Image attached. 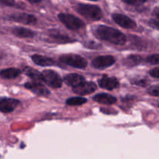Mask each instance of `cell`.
<instances>
[{
	"mask_svg": "<svg viewBox=\"0 0 159 159\" xmlns=\"http://www.w3.org/2000/svg\"><path fill=\"white\" fill-rule=\"evenodd\" d=\"M142 57L139 55H136V54H133V55H130L124 59V63L125 65H128V66L133 67L135 65H138L141 63L142 61Z\"/></svg>",
	"mask_w": 159,
	"mask_h": 159,
	"instance_id": "obj_20",
	"label": "cell"
},
{
	"mask_svg": "<svg viewBox=\"0 0 159 159\" xmlns=\"http://www.w3.org/2000/svg\"><path fill=\"white\" fill-rule=\"evenodd\" d=\"M42 82L53 89L61 88L62 79L56 71L53 70H44L41 72Z\"/></svg>",
	"mask_w": 159,
	"mask_h": 159,
	"instance_id": "obj_5",
	"label": "cell"
},
{
	"mask_svg": "<svg viewBox=\"0 0 159 159\" xmlns=\"http://www.w3.org/2000/svg\"><path fill=\"white\" fill-rule=\"evenodd\" d=\"M96 89H97V87L94 82L83 81L78 85L73 87V92L75 94L84 96V95L93 93V92L96 91Z\"/></svg>",
	"mask_w": 159,
	"mask_h": 159,
	"instance_id": "obj_9",
	"label": "cell"
},
{
	"mask_svg": "<svg viewBox=\"0 0 159 159\" xmlns=\"http://www.w3.org/2000/svg\"><path fill=\"white\" fill-rule=\"evenodd\" d=\"M23 71H24L25 74L27 76H29L30 78L33 79L34 81H38V82H42V75L41 73L39 72L38 71H37L36 69L33 68H30V67H25L23 68Z\"/></svg>",
	"mask_w": 159,
	"mask_h": 159,
	"instance_id": "obj_19",
	"label": "cell"
},
{
	"mask_svg": "<svg viewBox=\"0 0 159 159\" xmlns=\"http://www.w3.org/2000/svg\"><path fill=\"white\" fill-rule=\"evenodd\" d=\"M50 36L51 38L54 40V42H57L58 43H71L74 42V40L70 37H67L66 35L60 34L59 32L56 30H52L50 34Z\"/></svg>",
	"mask_w": 159,
	"mask_h": 159,
	"instance_id": "obj_17",
	"label": "cell"
},
{
	"mask_svg": "<svg viewBox=\"0 0 159 159\" xmlns=\"http://www.w3.org/2000/svg\"><path fill=\"white\" fill-rule=\"evenodd\" d=\"M84 45H85L86 48H91V49H98V48H100V47H101L100 44H99V43H96V42H93V41L87 42V43H85Z\"/></svg>",
	"mask_w": 159,
	"mask_h": 159,
	"instance_id": "obj_26",
	"label": "cell"
},
{
	"mask_svg": "<svg viewBox=\"0 0 159 159\" xmlns=\"http://www.w3.org/2000/svg\"><path fill=\"white\" fill-rule=\"evenodd\" d=\"M151 25L154 27L157 28V29L159 30V22L158 21H155V20H152L151 21Z\"/></svg>",
	"mask_w": 159,
	"mask_h": 159,
	"instance_id": "obj_30",
	"label": "cell"
},
{
	"mask_svg": "<svg viewBox=\"0 0 159 159\" xmlns=\"http://www.w3.org/2000/svg\"><path fill=\"white\" fill-rule=\"evenodd\" d=\"M152 15H153L154 16L156 17V18L159 19V7L154 9L153 12H152Z\"/></svg>",
	"mask_w": 159,
	"mask_h": 159,
	"instance_id": "obj_29",
	"label": "cell"
},
{
	"mask_svg": "<svg viewBox=\"0 0 159 159\" xmlns=\"http://www.w3.org/2000/svg\"><path fill=\"white\" fill-rule=\"evenodd\" d=\"M122 1L127 4L131 5V6H140V5H142L146 2L147 0H122Z\"/></svg>",
	"mask_w": 159,
	"mask_h": 159,
	"instance_id": "obj_25",
	"label": "cell"
},
{
	"mask_svg": "<svg viewBox=\"0 0 159 159\" xmlns=\"http://www.w3.org/2000/svg\"><path fill=\"white\" fill-rule=\"evenodd\" d=\"M31 58L36 65H40V66H51V65H54V61L52 58L45 57V56L34 54L32 55Z\"/></svg>",
	"mask_w": 159,
	"mask_h": 159,
	"instance_id": "obj_14",
	"label": "cell"
},
{
	"mask_svg": "<svg viewBox=\"0 0 159 159\" xmlns=\"http://www.w3.org/2000/svg\"><path fill=\"white\" fill-rule=\"evenodd\" d=\"M96 37L116 45H124L127 41L125 34L114 28L107 26H99L95 30Z\"/></svg>",
	"mask_w": 159,
	"mask_h": 159,
	"instance_id": "obj_1",
	"label": "cell"
},
{
	"mask_svg": "<svg viewBox=\"0 0 159 159\" xmlns=\"http://www.w3.org/2000/svg\"><path fill=\"white\" fill-rule=\"evenodd\" d=\"M146 61L151 65H159V54H152L148 56L146 59Z\"/></svg>",
	"mask_w": 159,
	"mask_h": 159,
	"instance_id": "obj_23",
	"label": "cell"
},
{
	"mask_svg": "<svg viewBox=\"0 0 159 159\" xmlns=\"http://www.w3.org/2000/svg\"><path fill=\"white\" fill-rule=\"evenodd\" d=\"M149 80H148L146 78H143V77H137L134 78L131 80V83L134 84V85H139V86H143L145 87L147 86L149 84Z\"/></svg>",
	"mask_w": 159,
	"mask_h": 159,
	"instance_id": "obj_22",
	"label": "cell"
},
{
	"mask_svg": "<svg viewBox=\"0 0 159 159\" xmlns=\"http://www.w3.org/2000/svg\"><path fill=\"white\" fill-rule=\"evenodd\" d=\"M98 82L101 88L107 90H113L118 88L120 85V82L116 78L109 77L107 75L102 76Z\"/></svg>",
	"mask_w": 159,
	"mask_h": 159,
	"instance_id": "obj_11",
	"label": "cell"
},
{
	"mask_svg": "<svg viewBox=\"0 0 159 159\" xmlns=\"http://www.w3.org/2000/svg\"><path fill=\"white\" fill-rule=\"evenodd\" d=\"M149 74H150L151 76L154 78H157V79H159V67H157V68H153V69L149 71Z\"/></svg>",
	"mask_w": 159,
	"mask_h": 159,
	"instance_id": "obj_27",
	"label": "cell"
},
{
	"mask_svg": "<svg viewBox=\"0 0 159 159\" xmlns=\"http://www.w3.org/2000/svg\"><path fill=\"white\" fill-rule=\"evenodd\" d=\"M76 10L80 15L90 20H99L102 17V12L96 6L79 3L76 6Z\"/></svg>",
	"mask_w": 159,
	"mask_h": 159,
	"instance_id": "obj_2",
	"label": "cell"
},
{
	"mask_svg": "<svg viewBox=\"0 0 159 159\" xmlns=\"http://www.w3.org/2000/svg\"><path fill=\"white\" fill-rule=\"evenodd\" d=\"M90 1H98V0H90Z\"/></svg>",
	"mask_w": 159,
	"mask_h": 159,
	"instance_id": "obj_32",
	"label": "cell"
},
{
	"mask_svg": "<svg viewBox=\"0 0 159 159\" xmlns=\"http://www.w3.org/2000/svg\"><path fill=\"white\" fill-rule=\"evenodd\" d=\"M21 74V71L17 68H7V69H3L1 71V77L2 79H15L17 76H19Z\"/></svg>",
	"mask_w": 159,
	"mask_h": 159,
	"instance_id": "obj_18",
	"label": "cell"
},
{
	"mask_svg": "<svg viewBox=\"0 0 159 159\" xmlns=\"http://www.w3.org/2000/svg\"><path fill=\"white\" fill-rule=\"evenodd\" d=\"M9 19L24 24H34L37 22V18L34 16L27 13H14L9 16Z\"/></svg>",
	"mask_w": 159,
	"mask_h": 159,
	"instance_id": "obj_12",
	"label": "cell"
},
{
	"mask_svg": "<svg viewBox=\"0 0 159 159\" xmlns=\"http://www.w3.org/2000/svg\"><path fill=\"white\" fill-rule=\"evenodd\" d=\"M87 102V99L84 97H71L66 100V104L68 106H81Z\"/></svg>",
	"mask_w": 159,
	"mask_h": 159,
	"instance_id": "obj_21",
	"label": "cell"
},
{
	"mask_svg": "<svg viewBox=\"0 0 159 159\" xmlns=\"http://www.w3.org/2000/svg\"><path fill=\"white\" fill-rule=\"evenodd\" d=\"M24 87L27 89L30 90L32 93L37 96H48L50 95V92L43 84L38 81L29 82L24 84Z\"/></svg>",
	"mask_w": 159,
	"mask_h": 159,
	"instance_id": "obj_8",
	"label": "cell"
},
{
	"mask_svg": "<svg viewBox=\"0 0 159 159\" xmlns=\"http://www.w3.org/2000/svg\"><path fill=\"white\" fill-rule=\"evenodd\" d=\"M64 81H65V82L67 85L75 87L79 85V83H81L82 82L85 81V79H84L83 76L80 75L73 73V74H69L65 76L64 78Z\"/></svg>",
	"mask_w": 159,
	"mask_h": 159,
	"instance_id": "obj_15",
	"label": "cell"
},
{
	"mask_svg": "<svg viewBox=\"0 0 159 159\" xmlns=\"http://www.w3.org/2000/svg\"><path fill=\"white\" fill-rule=\"evenodd\" d=\"M93 99L99 103L105 104V105H112L116 102V97L107 93H99V94L96 95L93 98Z\"/></svg>",
	"mask_w": 159,
	"mask_h": 159,
	"instance_id": "obj_13",
	"label": "cell"
},
{
	"mask_svg": "<svg viewBox=\"0 0 159 159\" xmlns=\"http://www.w3.org/2000/svg\"><path fill=\"white\" fill-rule=\"evenodd\" d=\"M148 93L153 96H159V85H152L148 90Z\"/></svg>",
	"mask_w": 159,
	"mask_h": 159,
	"instance_id": "obj_24",
	"label": "cell"
},
{
	"mask_svg": "<svg viewBox=\"0 0 159 159\" xmlns=\"http://www.w3.org/2000/svg\"><path fill=\"white\" fill-rule=\"evenodd\" d=\"M112 18L116 24L125 29H134L137 26V23L134 20L124 14L113 13Z\"/></svg>",
	"mask_w": 159,
	"mask_h": 159,
	"instance_id": "obj_7",
	"label": "cell"
},
{
	"mask_svg": "<svg viewBox=\"0 0 159 159\" xmlns=\"http://www.w3.org/2000/svg\"><path fill=\"white\" fill-rule=\"evenodd\" d=\"M115 62H116V59H115L113 56H99V57H97L95 59H93L91 65L95 68L103 69V68H109V67L112 66Z\"/></svg>",
	"mask_w": 159,
	"mask_h": 159,
	"instance_id": "obj_6",
	"label": "cell"
},
{
	"mask_svg": "<svg viewBox=\"0 0 159 159\" xmlns=\"http://www.w3.org/2000/svg\"><path fill=\"white\" fill-rule=\"evenodd\" d=\"M59 60L65 65H70L76 68H85L88 65V62L84 57L75 54H64L59 57Z\"/></svg>",
	"mask_w": 159,
	"mask_h": 159,
	"instance_id": "obj_4",
	"label": "cell"
},
{
	"mask_svg": "<svg viewBox=\"0 0 159 159\" xmlns=\"http://www.w3.org/2000/svg\"><path fill=\"white\" fill-rule=\"evenodd\" d=\"M1 4L3 6H13L15 5V1L14 0H1Z\"/></svg>",
	"mask_w": 159,
	"mask_h": 159,
	"instance_id": "obj_28",
	"label": "cell"
},
{
	"mask_svg": "<svg viewBox=\"0 0 159 159\" xmlns=\"http://www.w3.org/2000/svg\"><path fill=\"white\" fill-rule=\"evenodd\" d=\"M27 1L30 2H31V3H38V2H40L41 0H27Z\"/></svg>",
	"mask_w": 159,
	"mask_h": 159,
	"instance_id": "obj_31",
	"label": "cell"
},
{
	"mask_svg": "<svg viewBox=\"0 0 159 159\" xmlns=\"http://www.w3.org/2000/svg\"><path fill=\"white\" fill-rule=\"evenodd\" d=\"M58 19L68 29L71 30H78L85 27L84 22L71 14L60 13Z\"/></svg>",
	"mask_w": 159,
	"mask_h": 159,
	"instance_id": "obj_3",
	"label": "cell"
},
{
	"mask_svg": "<svg viewBox=\"0 0 159 159\" xmlns=\"http://www.w3.org/2000/svg\"><path fill=\"white\" fill-rule=\"evenodd\" d=\"M19 104H20V101L16 99L2 97L0 100V110L2 113H10L16 108Z\"/></svg>",
	"mask_w": 159,
	"mask_h": 159,
	"instance_id": "obj_10",
	"label": "cell"
},
{
	"mask_svg": "<svg viewBox=\"0 0 159 159\" xmlns=\"http://www.w3.org/2000/svg\"><path fill=\"white\" fill-rule=\"evenodd\" d=\"M12 33L16 37H21V38H30L35 36V33L34 31L23 27L14 28L12 30Z\"/></svg>",
	"mask_w": 159,
	"mask_h": 159,
	"instance_id": "obj_16",
	"label": "cell"
}]
</instances>
